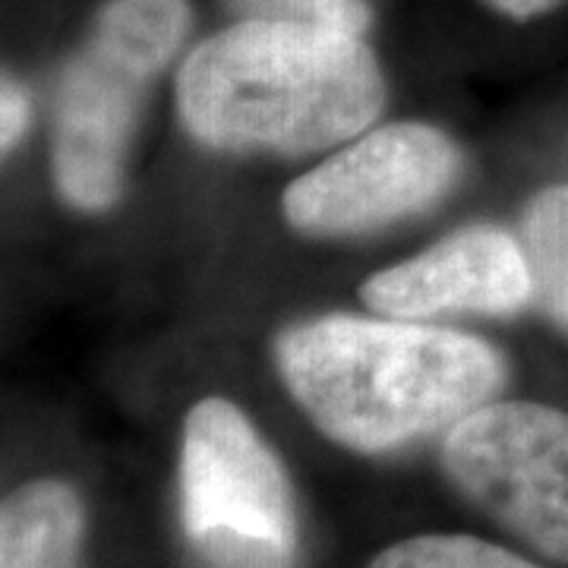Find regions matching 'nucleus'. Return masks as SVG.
I'll use <instances>...</instances> for the list:
<instances>
[{
    "label": "nucleus",
    "instance_id": "obj_1",
    "mask_svg": "<svg viewBox=\"0 0 568 568\" xmlns=\"http://www.w3.org/2000/svg\"><path fill=\"white\" fill-rule=\"evenodd\" d=\"M278 373L328 439L392 452L455 426L506 383L480 338L410 323L323 316L287 328Z\"/></svg>",
    "mask_w": 568,
    "mask_h": 568
},
{
    "label": "nucleus",
    "instance_id": "obj_2",
    "mask_svg": "<svg viewBox=\"0 0 568 568\" xmlns=\"http://www.w3.org/2000/svg\"><path fill=\"white\" fill-rule=\"evenodd\" d=\"M386 82L364 39L241 20L203 41L181 70L178 108L212 149L320 152L376 121Z\"/></svg>",
    "mask_w": 568,
    "mask_h": 568
},
{
    "label": "nucleus",
    "instance_id": "obj_3",
    "mask_svg": "<svg viewBox=\"0 0 568 568\" xmlns=\"http://www.w3.org/2000/svg\"><path fill=\"white\" fill-rule=\"evenodd\" d=\"M186 29V0H111L99 13L58 95L54 178L67 203L102 212L121 200L145 89L181 51Z\"/></svg>",
    "mask_w": 568,
    "mask_h": 568
},
{
    "label": "nucleus",
    "instance_id": "obj_4",
    "mask_svg": "<svg viewBox=\"0 0 568 568\" xmlns=\"http://www.w3.org/2000/svg\"><path fill=\"white\" fill-rule=\"evenodd\" d=\"M448 480L496 525L568 562V414L537 402H487L446 429Z\"/></svg>",
    "mask_w": 568,
    "mask_h": 568
},
{
    "label": "nucleus",
    "instance_id": "obj_5",
    "mask_svg": "<svg viewBox=\"0 0 568 568\" xmlns=\"http://www.w3.org/2000/svg\"><path fill=\"white\" fill-rule=\"evenodd\" d=\"M458 168L446 133L392 123L291 183L284 215L306 234H364L436 203Z\"/></svg>",
    "mask_w": 568,
    "mask_h": 568
},
{
    "label": "nucleus",
    "instance_id": "obj_6",
    "mask_svg": "<svg viewBox=\"0 0 568 568\" xmlns=\"http://www.w3.org/2000/svg\"><path fill=\"white\" fill-rule=\"evenodd\" d=\"M181 518L186 537L231 530L297 547L294 489L282 462L224 398H205L186 414Z\"/></svg>",
    "mask_w": 568,
    "mask_h": 568
},
{
    "label": "nucleus",
    "instance_id": "obj_7",
    "mask_svg": "<svg viewBox=\"0 0 568 568\" xmlns=\"http://www.w3.org/2000/svg\"><path fill=\"white\" fill-rule=\"evenodd\" d=\"M361 297L376 313L405 323L448 313L511 316L534 301V284L521 241L503 227L474 224L366 278Z\"/></svg>",
    "mask_w": 568,
    "mask_h": 568
},
{
    "label": "nucleus",
    "instance_id": "obj_8",
    "mask_svg": "<svg viewBox=\"0 0 568 568\" xmlns=\"http://www.w3.org/2000/svg\"><path fill=\"white\" fill-rule=\"evenodd\" d=\"M80 493L61 480H36L0 503V568H80Z\"/></svg>",
    "mask_w": 568,
    "mask_h": 568
},
{
    "label": "nucleus",
    "instance_id": "obj_9",
    "mask_svg": "<svg viewBox=\"0 0 568 568\" xmlns=\"http://www.w3.org/2000/svg\"><path fill=\"white\" fill-rule=\"evenodd\" d=\"M521 250L534 301L568 332V186L537 193L521 219Z\"/></svg>",
    "mask_w": 568,
    "mask_h": 568
},
{
    "label": "nucleus",
    "instance_id": "obj_10",
    "mask_svg": "<svg viewBox=\"0 0 568 568\" xmlns=\"http://www.w3.org/2000/svg\"><path fill=\"white\" fill-rule=\"evenodd\" d=\"M369 568H540L467 534H426L383 549Z\"/></svg>",
    "mask_w": 568,
    "mask_h": 568
},
{
    "label": "nucleus",
    "instance_id": "obj_11",
    "mask_svg": "<svg viewBox=\"0 0 568 568\" xmlns=\"http://www.w3.org/2000/svg\"><path fill=\"white\" fill-rule=\"evenodd\" d=\"M244 20L297 22L364 39L369 7L364 0H231Z\"/></svg>",
    "mask_w": 568,
    "mask_h": 568
},
{
    "label": "nucleus",
    "instance_id": "obj_12",
    "mask_svg": "<svg viewBox=\"0 0 568 568\" xmlns=\"http://www.w3.org/2000/svg\"><path fill=\"white\" fill-rule=\"evenodd\" d=\"M193 568H294L297 547H284L263 537H244L231 530H203L190 534Z\"/></svg>",
    "mask_w": 568,
    "mask_h": 568
},
{
    "label": "nucleus",
    "instance_id": "obj_13",
    "mask_svg": "<svg viewBox=\"0 0 568 568\" xmlns=\"http://www.w3.org/2000/svg\"><path fill=\"white\" fill-rule=\"evenodd\" d=\"M29 95L22 92L20 82L0 77V159L22 140L29 126Z\"/></svg>",
    "mask_w": 568,
    "mask_h": 568
},
{
    "label": "nucleus",
    "instance_id": "obj_14",
    "mask_svg": "<svg viewBox=\"0 0 568 568\" xmlns=\"http://www.w3.org/2000/svg\"><path fill=\"white\" fill-rule=\"evenodd\" d=\"M489 10H496L499 17H508L515 22H528L544 17L549 10L562 7L566 0H484Z\"/></svg>",
    "mask_w": 568,
    "mask_h": 568
}]
</instances>
